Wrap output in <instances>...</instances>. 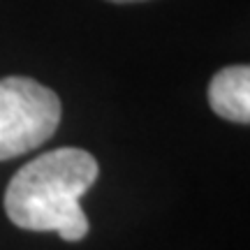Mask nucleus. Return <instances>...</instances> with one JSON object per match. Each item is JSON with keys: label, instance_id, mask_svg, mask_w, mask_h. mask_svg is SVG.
<instances>
[{"label": "nucleus", "instance_id": "3", "mask_svg": "<svg viewBox=\"0 0 250 250\" xmlns=\"http://www.w3.org/2000/svg\"><path fill=\"white\" fill-rule=\"evenodd\" d=\"M208 104L215 114L232 123H250V67L229 65L208 83Z\"/></svg>", "mask_w": 250, "mask_h": 250}, {"label": "nucleus", "instance_id": "4", "mask_svg": "<svg viewBox=\"0 0 250 250\" xmlns=\"http://www.w3.org/2000/svg\"><path fill=\"white\" fill-rule=\"evenodd\" d=\"M107 2H116V5H125V2H142V0H107Z\"/></svg>", "mask_w": 250, "mask_h": 250}, {"label": "nucleus", "instance_id": "1", "mask_svg": "<svg viewBox=\"0 0 250 250\" xmlns=\"http://www.w3.org/2000/svg\"><path fill=\"white\" fill-rule=\"evenodd\" d=\"M98 160L83 148H56L23 165L9 181L5 213L21 229L56 232L65 241L88 234L79 199L98 181Z\"/></svg>", "mask_w": 250, "mask_h": 250}, {"label": "nucleus", "instance_id": "2", "mask_svg": "<svg viewBox=\"0 0 250 250\" xmlns=\"http://www.w3.org/2000/svg\"><path fill=\"white\" fill-rule=\"evenodd\" d=\"M61 100L51 88L28 77L0 79V160L35 151L61 123Z\"/></svg>", "mask_w": 250, "mask_h": 250}]
</instances>
